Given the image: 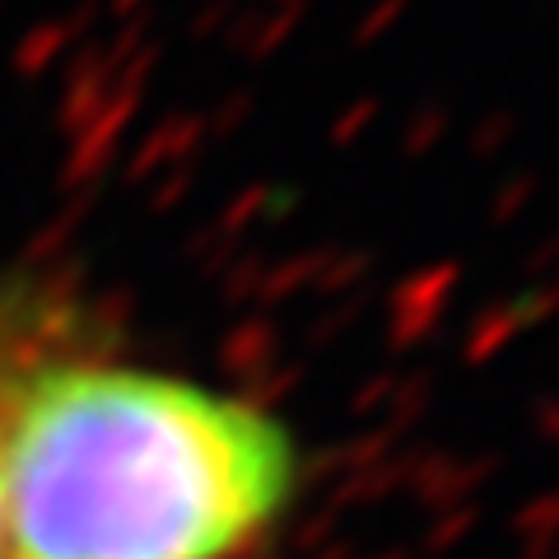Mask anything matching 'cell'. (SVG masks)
<instances>
[{"instance_id": "6da1fadb", "label": "cell", "mask_w": 559, "mask_h": 559, "mask_svg": "<svg viewBox=\"0 0 559 559\" xmlns=\"http://www.w3.org/2000/svg\"><path fill=\"white\" fill-rule=\"evenodd\" d=\"M0 457L10 559H234L299 485L266 411L117 364L43 369Z\"/></svg>"}, {"instance_id": "7a4b0ae2", "label": "cell", "mask_w": 559, "mask_h": 559, "mask_svg": "<svg viewBox=\"0 0 559 559\" xmlns=\"http://www.w3.org/2000/svg\"><path fill=\"white\" fill-rule=\"evenodd\" d=\"M0 559H10V536H5V457H0Z\"/></svg>"}]
</instances>
